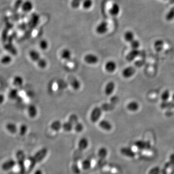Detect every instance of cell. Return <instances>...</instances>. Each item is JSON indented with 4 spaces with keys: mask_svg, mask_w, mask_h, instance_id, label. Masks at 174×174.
Returning <instances> with one entry per match:
<instances>
[{
    "mask_svg": "<svg viewBox=\"0 0 174 174\" xmlns=\"http://www.w3.org/2000/svg\"><path fill=\"white\" fill-rule=\"evenodd\" d=\"M80 158H75L72 165V170L75 174L80 173Z\"/></svg>",
    "mask_w": 174,
    "mask_h": 174,
    "instance_id": "8fae6325",
    "label": "cell"
},
{
    "mask_svg": "<svg viewBox=\"0 0 174 174\" xmlns=\"http://www.w3.org/2000/svg\"><path fill=\"white\" fill-rule=\"evenodd\" d=\"M71 86L75 90H77L80 88L81 83L77 79H74L71 81Z\"/></svg>",
    "mask_w": 174,
    "mask_h": 174,
    "instance_id": "e575fe53",
    "label": "cell"
},
{
    "mask_svg": "<svg viewBox=\"0 0 174 174\" xmlns=\"http://www.w3.org/2000/svg\"><path fill=\"white\" fill-rule=\"evenodd\" d=\"M74 128L76 132L77 133H80L84 129V126L82 123L78 122L74 126Z\"/></svg>",
    "mask_w": 174,
    "mask_h": 174,
    "instance_id": "7bdbcfd3",
    "label": "cell"
},
{
    "mask_svg": "<svg viewBox=\"0 0 174 174\" xmlns=\"http://www.w3.org/2000/svg\"><path fill=\"white\" fill-rule=\"evenodd\" d=\"M34 174H43V173L40 170H37V171L34 172Z\"/></svg>",
    "mask_w": 174,
    "mask_h": 174,
    "instance_id": "c3c4849f",
    "label": "cell"
},
{
    "mask_svg": "<svg viewBox=\"0 0 174 174\" xmlns=\"http://www.w3.org/2000/svg\"><path fill=\"white\" fill-rule=\"evenodd\" d=\"M34 7V4L30 0H27L26 1H23L22 4L21 8L23 12L25 13H28L33 10Z\"/></svg>",
    "mask_w": 174,
    "mask_h": 174,
    "instance_id": "30bf717a",
    "label": "cell"
},
{
    "mask_svg": "<svg viewBox=\"0 0 174 174\" xmlns=\"http://www.w3.org/2000/svg\"><path fill=\"white\" fill-rule=\"evenodd\" d=\"M140 53L138 49H132L126 55V59L128 62H132L138 56Z\"/></svg>",
    "mask_w": 174,
    "mask_h": 174,
    "instance_id": "5bb4252c",
    "label": "cell"
},
{
    "mask_svg": "<svg viewBox=\"0 0 174 174\" xmlns=\"http://www.w3.org/2000/svg\"><path fill=\"white\" fill-rule=\"evenodd\" d=\"M115 84L113 81L109 82L104 89V93L107 95H110L113 94L115 89Z\"/></svg>",
    "mask_w": 174,
    "mask_h": 174,
    "instance_id": "4fadbf2b",
    "label": "cell"
},
{
    "mask_svg": "<svg viewBox=\"0 0 174 174\" xmlns=\"http://www.w3.org/2000/svg\"><path fill=\"white\" fill-rule=\"evenodd\" d=\"M124 40L127 42L130 43L135 39V34L131 30H127L124 35Z\"/></svg>",
    "mask_w": 174,
    "mask_h": 174,
    "instance_id": "603a6c76",
    "label": "cell"
},
{
    "mask_svg": "<svg viewBox=\"0 0 174 174\" xmlns=\"http://www.w3.org/2000/svg\"><path fill=\"white\" fill-rule=\"evenodd\" d=\"M121 152L124 155L128 157H133L134 154V151L128 148H122L121 149Z\"/></svg>",
    "mask_w": 174,
    "mask_h": 174,
    "instance_id": "d6a6232c",
    "label": "cell"
},
{
    "mask_svg": "<svg viewBox=\"0 0 174 174\" xmlns=\"http://www.w3.org/2000/svg\"><path fill=\"white\" fill-rule=\"evenodd\" d=\"M36 62L38 67L41 69L45 68L47 66V64H48L47 61L42 58H41Z\"/></svg>",
    "mask_w": 174,
    "mask_h": 174,
    "instance_id": "74e56055",
    "label": "cell"
},
{
    "mask_svg": "<svg viewBox=\"0 0 174 174\" xmlns=\"http://www.w3.org/2000/svg\"><path fill=\"white\" fill-rule=\"evenodd\" d=\"M117 69V64L114 61H109L106 63L105 69L108 73H113Z\"/></svg>",
    "mask_w": 174,
    "mask_h": 174,
    "instance_id": "9a60e30c",
    "label": "cell"
},
{
    "mask_svg": "<svg viewBox=\"0 0 174 174\" xmlns=\"http://www.w3.org/2000/svg\"><path fill=\"white\" fill-rule=\"evenodd\" d=\"M12 61V58L10 55H5L2 57L0 60V62L3 65L10 64Z\"/></svg>",
    "mask_w": 174,
    "mask_h": 174,
    "instance_id": "f1b7e54d",
    "label": "cell"
},
{
    "mask_svg": "<svg viewBox=\"0 0 174 174\" xmlns=\"http://www.w3.org/2000/svg\"><path fill=\"white\" fill-rule=\"evenodd\" d=\"M108 23L106 21L101 22L96 27V32L99 34H103L108 32Z\"/></svg>",
    "mask_w": 174,
    "mask_h": 174,
    "instance_id": "5b68a950",
    "label": "cell"
},
{
    "mask_svg": "<svg viewBox=\"0 0 174 174\" xmlns=\"http://www.w3.org/2000/svg\"><path fill=\"white\" fill-rule=\"evenodd\" d=\"M28 113L30 117L34 118L37 116L38 111L36 106L34 104H30L28 108Z\"/></svg>",
    "mask_w": 174,
    "mask_h": 174,
    "instance_id": "e0dca14e",
    "label": "cell"
},
{
    "mask_svg": "<svg viewBox=\"0 0 174 174\" xmlns=\"http://www.w3.org/2000/svg\"><path fill=\"white\" fill-rule=\"evenodd\" d=\"M91 161L89 159H87L83 161L80 163V167L84 170H88L91 167Z\"/></svg>",
    "mask_w": 174,
    "mask_h": 174,
    "instance_id": "d4e9b609",
    "label": "cell"
},
{
    "mask_svg": "<svg viewBox=\"0 0 174 174\" xmlns=\"http://www.w3.org/2000/svg\"><path fill=\"white\" fill-rule=\"evenodd\" d=\"M62 123L59 120H56L51 123L50 128L54 131H59L62 128Z\"/></svg>",
    "mask_w": 174,
    "mask_h": 174,
    "instance_id": "7402d4cb",
    "label": "cell"
},
{
    "mask_svg": "<svg viewBox=\"0 0 174 174\" xmlns=\"http://www.w3.org/2000/svg\"><path fill=\"white\" fill-rule=\"evenodd\" d=\"M23 2V0H16L14 6V8H13V13H16L17 10H19V8H21Z\"/></svg>",
    "mask_w": 174,
    "mask_h": 174,
    "instance_id": "60d3db41",
    "label": "cell"
},
{
    "mask_svg": "<svg viewBox=\"0 0 174 174\" xmlns=\"http://www.w3.org/2000/svg\"><path fill=\"white\" fill-rule=\"evenodd\" d=\"M99 126L101 128L104 130L109 131L112 129V125L109 121L106 120H103L99 122Z\"/></svg>",
    "mask_w": 174,
    "mask_h": 174,
    "instance_id": "2e32d148",
    "label": "cell"
},
{
    "mask_svg": "<svg viewBox=\"0 0 174 174\" xmlns=\"http://www.w3.org/2000/svg\"><path fill=\"white\" fill-rule=\"evenodd\" d=\"M170 97V93L169 90L168 89L163 91L161 96V98L163 102L167 101L169 99Z\"/></svg>",
    "mask_w": 174,
    "mask_h": 174,
    "instance_id": "8d00e7d4",
    "label": "cell"
},
{
    "mask_svg": "<svg viewBox=\"0 0 174 174\" xmlns=\"http://www.w3.org/2000/svg\"><path fill=\"white\" fill-rule=\"evenodd\" d=\"M4 48H5V49H6L7 51H9V52L11 53L13 55H16V54H17L16 49V48H15L14 46L12 45L11 42L8 43L7 45H5Z\"/></svg>",
    "mask_w": 174,
    "mask_h": 174,
    "instance_id": "484cf974",
    "label": "cell"
},
{
    "mask_svg": "<svg viewBox=\"0 0 174 174\" xmlns=\"http://www.w3.org/2000/svg\"><path fill=\"white\" fill-rule=\"evenodd\" d=\"M108 150L104 147L100 148L98 152V163L99 164H101L105 160L108 155Z\"/></svg>",
    "mask_w": 174,
    "mask_h": 174,
    "instance_id": "9c48e42d",
    "label": "cell"
},
{
    "mask_svg": "<svg viewBox=\"0 0 174 174\" xmlns=\"http://www.w3.org/2000/svg\"><path fill=\"white\" fill-rule=\"evenodd\" d=\"M130 44L132 49H138V48L140 46V42L136 39H134L132 42H130Z\"/></svg>",
    "mask_w": 174,
    "mask_h": 174,
    "instance_id": "b9f144b4",
    "label": "cell"
},
{
    "mask_svg": "<svg viewBox=\"0 0 174 174\" xmlns=\"http://www.w3.org/2000/svg\"><path fill=\"white\" fill-rule=\"evenodd\" d=\"M102 110L103 111H105V112H108V111H112L115 108V105L111 103H105L102 105L101 107Z\"/></svg>",
    "mask_w": 174,
    "mask_h": 174,
    "instance_id": "44dd1931",
    "label": "cell"
},
{
    "mask_svg": "<svg viewBox=\"0 0 174 174\" xmlns=\"http://www.w3.org/2000/svg\"><path fill=\"white\" fill-rule=\"evenodd\" d=\"M121 7L120 5L117 2H114L111 5L109 9V13L112 16H117L120 14Z\"/></svg>",
    "mask_w": 174,
    "mask_h": 174,
    "instance_id": "7c38bea8",
    "label": "cell"
},
{
    "mask_svg": "<svg viewBox=\"0 0 174 174\" xmlns=\"http://www.w3.org/2000/svg\"><path fill=\"white\" fill-rule=\"evenodd\" d=\"M23 78L20 76H16L13 79V84L16 87H20L23 84Z\"/></svg>",
    "mask_w": 174,
    "mask_h": 174,
    "instance_id": "4316f807",
    "label": "cell"
},
{
    "mask_svg": "<svg viewBox=\"0 0 174 174\" xmlns=\"http://www.w3.org/2000/svg\"><path fill=\"white\" fill-rule=\"evenodd\" d=\"M68 121L74 126L78 122V116L75 114H72L69 117Z\"/></svg>",
    "mask_w": 174,
    "mask_h": 174,
    "instance_id": "f35d334b",
    "label": "cell"
},
{
    "mask_svg": "<svg viewBox=\"0 0 174 174\" xmlns=\"http://www.w3.org/2000/svg\"><path fill=\"white\" fill-rule=\"evenodd\" d=\"M82 6L85 10H89L93 6V0H83Z\"/></svg>",
    "mask_w": 174,
    "mask_h": 174,
    "instance_id": "4dcf8cb0",
    "label": "cell"
},
{
    "mask_svg": "<svg viewBox=\"0 0 174 174\" xmlns=\"http://www.w3.org/2000/svg\"><path fill=\"white\" fill-rule=\"evenodd\" d=\"M6 129L10 134H15L17 133L18 129L17 126L15 123L9 122L6 126Z\"/></svg>",
    "mask_w": 174,
    "mask_h": 174,
    "instance_id": "d6986e66",
    "label": "cell"
},
{
    "mask_svg": "<svg viewBox=\"0 0 174 174\" xmlns=\"http://www.w3.org/2000/svg\"><path fill=\"white\" fill-rule=\"evenodd\" d=\"M127 108L128 110L132 111V112L137 111L139 108V103L135 101L130 102L127 105Z\"/></svg>",
    "mask_w": 174,
    "mask_h": 174,
    "instance_id": "ac0fdd59",
    "label": "cell"
},
{
    "mask_svg": "<svg viewBox=\"0 0 174 174\" xmlns=\"http://www.w3.org/2000/svg\"><path fill=\"white\" fill-rule=\"evenodd\" d=\"M84 60L88 64H95L99 62V58L96 55L90 53L84 56Z\"/></svg>",
    "mask_w": 174,
    "mask_h": 174,
    "instance_id": "52a82bcc",
    "label": "cell"
},
{
    "mask_svg": "<svg viewBox=\"0 0 174 174\" xmlns=\"http://www.w3.org/2000/svg\"><path fill=\"white\" fill-rule=\"evenodd\" d=\"M16 165L12 170L16 174H23L26 172L25 167V155L22 150H19L16 152Z\"/></svg>",
    "mask_w": 174,
    "mask_h": 174,
    "instance_id": "7a4b0ae2",
    "label": "cell"
},
{
    "mask_svg": "<svg viewBox=\"0 0 174 174\" xmlns=\"http://www.w3.org/2000/svg\"><path fill=\"white\" fill-rule=\"evenodd\" d=\"M174 103L172 102L167 101L163 102L161 104V108L162 109L171 108H174Z\"/></svg>",
    "mask_w": 174,
    "mask_h": 174,
    "instance_id": "d590c367",
    "label": "cell"
},
{
    "mask_svg": "<svg viewBox=\"0 0 174 174\" xmlns=\"http://www.w3.org/2000/svg\"><path fill=\"white\" fill-rule=\"evenodd\" d=\"M39 47L42 50H45L48 49V43L46 39H42L39 42Z\"/></svg>",
    "mask_w": 174,
    "mask_h": 174,
    "instance_id": "ab89813d",
    "label": "cell"
},
{
    "mask_svg": "<svg viewBox=\"0 0 174 174\" xmlns=\"http://www.w3.org/2000/svg\"><path fill=\"white\" fill-rule=\"evenodd\" d=\"M29 55L30 58L32 61L36 62L41 58L39 52L35 50H30L29 53Z\"/></svg>",
    "mask_w": 174,
    "mask_h": 174,
    "instance_id": "ffe728a7",
    "label": "cell"
},
{
    "mask_svg": "<svg viewBox=\"0 0 174 174\" xmlns=\"http://www.w3.org/2000/svg\"><path fill=\"white\" fill-rule=\"evenodd\" d=\"M83 0H73L71 2V5L73 8H77L82 3Z\"/></svg>",
    "mask_w": 174,
    "mask_h": 174,
    "instance_id": "f6af8a7d",
    "label": "cell"
},
{
    "mask_svg": "<svg viewBox=\"0 0 174 174\" xmlns=\"http://www.w3.org/2000/svg\"><path fill=\"white\" fill-rule=\"evenodd\" d=\"M28 131V126L25 124H22L19 128V133L20 135L23 136L27 133Z\"/></svg>",
    "mask_w": 174,
    "mask_h": 174,
    "instance_id": "ee69618b",
    "label": "cell"
},
{
    "mask_svg": "<svg viewBox=\"0 0 174 174\" xmlns=\"http://www.w3.org/2000/svg\"><path fill=\"white\" fill-rule=\"evenodd\" d=\"M119 98L117 96H114L111 97V99H110V103L116 105V103L119 102Z\"/></svg>",
    "mask_w": 174,
    "mask_h": 174,
    "instance_id": "bcb514c9",
    "label": "cell"
},
{
    "mask_svg": "<svg viewBox=\"0 0 174 174\" xmlns=\"http://www.w3.org/2000/svg\"><path fill=\"white\" fill-rule=\"evenodd\" d=\"M103 110L101 107H95L93 109L90 114V121L93 123L97 122L102 114Z\"/></svg>",
    "mask_w": 174,
    "mask_h": 174,
    "instance_id": "277c9868",
    "label": "cell"
},
{
    "mask_svg": "<svg viewBox=\"0 0 174 174\" xmlns=\"http://www.w3.org/2000/svg\"><path fill=\"white\" fill-rule=\"evenodd\" d=\"M4 101V96L2 94H0V104L3 103Z\"/></svg>",
    "mask_w": 174,
    "mask_h": 174,
    "instance_id": "7dc6e473",
    "label": "cell"
},
{
    "mask_svg": "<svg viewBox=\"0 0 174 174\" xmlns=\"http://www.w3.org/2000/svg\"><path fill=\"white\" fill-rule=\"evenodd\" d=\"M88 145V140L87 138L85 137L81 138L78 142V149L75 154V157H78V155H80L83 151L87 149Z\"/></svg>",
    "mask_w": 174,
    "mask_h": 174,
    "instance_id": "3957f363",
    "label": "cell"
},
{
    "mask_svg": "<svg viewBox=\"0 0 174 174\" xmlns=\"http://www.w3.org/2000/svg\"><path fill=\"white\" fill-rule=\"evenodd\" d=\"M117 174V173H116L115 172V173H111V174Z\"/></svg>",
    "mask_w": 174,
    "mask_h": 174,
    "instance_id": "f907efd6",
    "label": "cell"
},
{
    "mask_svg": "<svg viewBox=\"0 0 174 174\" xmlns=\"http://www.w3.org/2000/svg\"><path fill=\"white\" fill-rule=\"evenodd\" d=\"M172 100H173V101L174 102V94H173L172 95Z\"/></svg>",
    "mask_w": 174,
    "mask_h": 174,
    "instance_id": "681fc988",
    "label": "cell"
},
{
    "mask_svg": "<svg viewBox=\"0 0 174 174\" xmlns=\"http://www.w3.org/2000/svg\"><path fill=\"white\" fill-rule=\"evenodd\" d=\"M16 165V161L13 159H9L5 161L2 163L1 168L3 171H8L12 170Z\"/></svg>",
    "mask_w": 174,
    "mask_h": 174,
    "instance_id": "8992f818",
    "label": "cell"
},
{
    "mask_svg": "<svg viewBox=\"0 0 174 174\" xmlns=\"http://www.w3.org/2000/svg\"><path fill=\"white\" fill-rule=\"evenodd\" d=\"M164 43L162 40H158L155 41L154 44V47L155 50L157 51H160L163 48Z\"/></svg>",
    "mask_w": 174,
    "mask_h": 174,
    "instance_id": "f546056e",
    "label": "cell"
},
{
    "mask_svg": "<svg viewBox=\"0 0 174 174\" xmlns=\"http://www.w3.org/2000/svg\"><path fill=\"white\" fill-rule=\"evenodd\" d=\"M62 128L66 132H70L74 128V125L70 122L68 121L62 123Z\"/></svg>",
    "mask_w": 174,
    "mask_h": 174,
    "instance_id": "83f0119b",
    "label": "cell"
},
{
    "mask_svg": "<svg viewBox=\"0 0 174 174\" xmlns=\"http://www.w3.org/2000/svg\"><path fill=\"white\" fill-rule=\"evenodd\" d=\"M165 19L167 21H173L174 19V7L169 10L168 12L165 16Z\"/></svg>",
    "mask_w": 174,
    "mask_h": 174,
    "instance_id": "836d02e7",
    "label": "cell"
},
{
    "mask_svg": "<svg viewBox=\"0 0 174 174\" xmlns=\"http://www.w3.org/2000/svg\"><path fill=\"white\" fill-rule=\"evenodd\" d=\"M61 55L62 59L65 60H69L71 59L72 53L69 49L65 48L62 51Z\"/></svg>",
    "mask_w": 174,
    "mask_h": 174,
    "instance_id": "cb8c5ba5",
    "label": "cell"
},
{
    "mask_svg": "<svg viewBox=\"0 0 174 174\" xmlns=\"http://www.w3.org/2000/svg\"><path fill=\"white\" fill-rule=\"evenodd\" d=\"M48 154V150L45 148H42L38 150L36 153L25 159V167L26 172L32 170L35 166L42 161Z\"/></svg>",
    "mask_w": 174,
    "mask_h": 174,
    "instance_id": "6da1fadb",
    "label": "cell"
},
{
    "mask_svg": "<svg viewBox=\"0 0 174 174\" xmlns=\"http://www.w3.org/2000/svg\"><path fill=\"white\" fill-rule=\"evenodd\" d=\"M19 97V91L16 89H14L10 90L9 93V97L12 100H15Z\"/></svg>",
    "mask_w": 174,
    "mask_h": 174,
    "instance_id": "1f68e13d",
    "label": "cell"
},
{
    "mask_svg": "<svg viewBox=\"0 0 174 174\" xmlns=\"http://www.w3.org/2000/svg\"><path fill=\"white\" fill-rule=\"evenodd\" d=\"M135 73V69L133 66L125 68L122 72V75L125 78H129L133 76Z\"/></svg>",
    "mask_w": 174,
    "mask_h": 174,
    "instance_id": "ba28073f",
    "label": "cell"
}]
</instances>
